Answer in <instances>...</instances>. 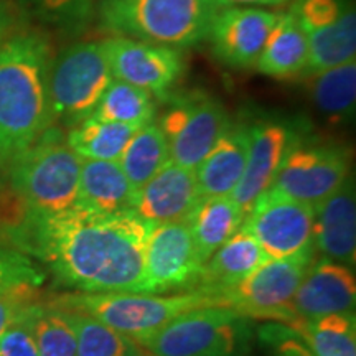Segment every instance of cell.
I'll use <instances>...</instances> for the list:
<instances>
[{"mask_svg":"<svg viewBox=\"0 0 356 356\" xmlns=\"http://www.w3.org/2000/svg\"><path fill=\"white\" fill-rule=\"evenodd\" d=\"M65 312L76 335V356H145L144 350L131 337L83 312Z\"/></svg>","mask_w":356,"mask_h":356,"instance_id":"29","label":"cell"},{"mask_svg":"<svg viewBox=\"0 0 356 356\" xmlns=\"http://www.w3.org/2000/svg\"><path fill=\"white\" fill-rule=\"evenodd\" d=\"M137 127L119 122H106L88 118L71 127L66 144L83 160H108L118 162Z\"/></svg>","mask_w":356,"mask_h":356,"instance_id":"26","label":"cell"},{"mask_svg":"<svg viewBox=\"0 0 356 356\" xmlns=\"http://www.w3.org/2000/svg\"><path fill=\"white\" fill-rule=\"evenodd\" d=\"M96 2H97V0H96Z\"/></svg>","mask_w":356,"mask_h":356,"instance_id":"40","label":"cell"},{"mask_svg":"<svg viewBox=\"0 0 356 356\" xmlns=\"http://www.w3.org/2000/svg\"><path fill=\"white\" fill-rule=\"evenodd\" d=\"M33 332L38 356H76V335L68 314L56 305H37Z\"/></svg>","mask_w":356,"mask_h":356,"instance_id":"31","label":"cell"},{"mask_svg":"<svg viewBox=\"0 0 356 356\" xmlns=\"http://www.w3.org/2000/svg\"><path fill=\"white\" fill-rule=\"evenodd\" d=\"M113 79L102 43L78 42L66 47L51 60L48 76L53 121L74 127L91 118Z\"/></svg>","mask_w":356,"mask_h":356,"instance_id":"7","label":"cell"},{"mask_svg":"<svg viewBox=\"0 0 356 356\" xmlns=\"http://www.w3.org/2000/svg\"><path fill=\"white\" fill-rule=\"evenodd\" d=\"M309 63L307 33L291 12L279 15L264 44L257 70L273 78H292L305 74Z\"/></svg>","mask_w":356,"mask_h":356,"instance_id":"22","label":"cell"},{"mask_svg":"<svg viewBox=\"0 0 356 356\" xmlns=\"http://www.w3.org/2000/svg\"><path fill=\"white\" fill-rule=\"evenodd\" d=\"M102 47L114 79L145 89L160 101L170 96L185 71L180 50L167 44L111 37L102 42Z\"/></svg>","mask_w":356,"mask_h":356,"instance_id":"12","label":"cell"},{"mask_svg":"<svg viewBox=\"0 0 356 356\" xmlns=\"http://www.w3.org/2000/svg\"><path fill=\"white\" fill-rule=\"evenodd\" d=\"M53 305L65 310L83 312L114 330L131 337L132 340L152 335L185 312L203 307H218L215 299L202 291L177 296L142 292H78L60 297Z\"/></svg>","mask_w":356,"mask_h":356,"instance_id":"5","label":"cell"},{"mask_svg":"<svg viewBox=\"0 0 356 356\" xmlns=\"http://www.w3.org/2000/svg\"><path fill=\"white\" fill-rule=\"evenodd\" d=\"M155 111H157V104L149 91L119 81V79H113L91 118L140 129L154 121Z\"/></svg>","mask_w":356,"mask_h":356,"instance_id":"27","label":"cell"},{"mask_svg":"<svg viewBox=\"0 0 356 356\" xmlns=\"http://www.w3.org/2000/svg\"><path fill=\"white\" fill-rule=\"evenodd\" d=\"M200 261L185 221L154 225L145 246L144 293H163L197 286Z\"/></svg>","mask_w":356,"mask_h":356,"instance_id":"13","label":"cell"},{"mask_svg":"<svg viewBox=\"0 0 356 356\" xmlns=\"http://www.w3.org/2000/svg\"><path fill=\"white\" fill-rule=\"evenodd\" d=\"M37 274L20 254H8L0 249V292L17 286H35Z\"/></svg>","mask_w":356,"mask_h":356,"instance_id":"36","label":"cell"},{"mask_svg":"<svg viewBox=\"0 0 356 356\" xmlns=\"http://www.w3.org/2000/svg\"><path fill=\"white\" fill-rule=\"evenodd\" d=\"M38 304L22 312L0 333V356H38L33 332V315Z\"/></svg>","mask_w":356,"mask_h":356,"instance_id":"33","label":"cell"},{"mask_svg":"<svg viewBox=\"0 0 356 356\" xmlns=\"http://www.w3.org/2000/svg\"><path fill=\"white\" fill-rule=\"evenodd\" d=\"M33 12L44 24L78 33L88 26L96 0H29Z\"/></svg>","mask_w":356,"mask_h":356,"instance_id":"32","label":"cell"},{"mask_svg":"<svg viewBox=\"0 0 356 356\" xmlns=\"http://www.w3.org/2000/svg\"><path fill=\"white\" fill-rule=\"evenodd\" d=\"M163 101L168 104L159 127L167 139L170 160L195 170L229 127L231 118L220 101L202 91L167 96Z\"/></svg>","mask_w":356,"mask_h":356,"instance_id":"9","label":"cell"},{"mask_svg":"<svg viewBox=\"0 0 356 356\" xmlns=\"http://www.w3.org/2000/svg\"><path fill=\"white\" fill-rule=\"evenodd\" d=\"M315 356H356L355 315H328L291 325Z\"/></svg>","mask_w":356,"mask_h":356,"instance_id":"28","label":"cell"},{"mask_svg":"<svg viewBox=\"0 0 356 356\" xmlns=\"http://www.w3.org/2000/svg\"><path fill=\"white\" fill-rule=\"evenodd\" d=\"M200 200L197 173L170 160L142 188L134 191L131 210L152 225L186 221Z\"/></svg>","mask_w":356,"mask_h":356,"instance_id":"17","label":"cell"},{"mask_svg":"<svg viewBox=\"0 0 356 356\" xmlns=\"http://www.w3.org/2000/svg\"><path fill=\"white\" fill-rule=\"evenodd\" d=\"M152 222L136 211H96L73 204L53 215L25 210L19 244L83 293H144L145 246Z\"/></svg>","mask_w":356,"mask_h":356,"instance_id":"1","label":"cell"},{"mask_svg":"<svg viewBox=\"0 0 356 356\" xmlns=\"http://www.w3.org/2000/svg\"><path fill=\"white\" fill-rule=\"evenodd\" d=\"M262 338L273 348V356H315L291 327L270 325L262 330Z\"/></svg>","mask_w":356,"mask_h":356,"instance_id":"35","label":"cell"},{"mask_svg":"<svg viewBox=\"0 0 356 356\" xmlns=\"http://www.w3.org/2000/svg\"><path fill=\"white\" fill-rule=\"evenodd\" d=\"M81 162L60 131L50 127L8 167L13 193L32 215L68 210L78 198Z\"/></svg>","mask_w":356,"mask_h":356,"instance_id":"4","label":"cell"},{"mask_svg":"<svg viewBox=\"0 0 356 356\" xmlns=\"http://www.w3.org/2000/svg\"><path fill=\"white\" fill-rule=\"evenodd\" d=\"M248 124L231 122L202 163L195 168L202 198L231 197L248 160Z\"/></svg>","mask_w":356,"mask_h":356,"instance_id":"19","label":"cell"},{"mask_svg":"<svg viewBox=\"0 0 356 356\" xmlns=\"http://www.w3.org/2000/svg\"><path fill=\"white\" fill-rule=\"evenodd\" d=\"M248 317L228 307H203L178 315L136 343L145 356H236L248 337Z\"/></svg>","mask_w":356,"mask_h":356,"instance_id":"6","label":"cell"},{"mask_svg":"<svg viewBox=\"0 0 356 356\" xmlns=\"http://www.w3.org/2000/svg\"><path fill=\"white\" fill-rule=\"evenodd\" d=\"M118 162L134 191L157 175L170 162V150L159 124L152 121L136 131Z\"/></svg>","mask_w":356,"mask_h":356,"instance_id":"25","label":"cell"},{"mask_svg":"<svg viewBox=\"0 0 356 356\" xmlns=\"http://www.w3.org/2000/svg\"><path fill=\"white\" fill-rule=\"evenodd\" d=\"M348 6L346 0H293L291 13L307 33L332 25Z\"/></svg>","mask_w":356,"mask_h":356,"instance_id":"34","label":"cell"},{"mask_svg":"<svg viewBox=\"0 0 356 356\" xmlns=\"http://www.w3.org/2000/svg\"><path fill=\"white\" fill-rule=\"evenodd\" d=\"M269 259L261 244L246 229L239 228L204 262L195 291L208 293L216 302L221 292L238 286Z\"/></svg>","mask_w":356,"mask_h":356,"instance_id":"20","label":"cell"},{"mask_svg":"<svg viewBox=\"0 0 356 356\" xmlns=\"http://www.w3.org/2000/svg\"><path fill=\"white\" fill-rule=\"evenodd\" d=\"M315 249L327 259L346 267L356 257V195L355 181L348 177L340 188L315 207Z\"/></svg>","mask_w":356,"mask_h":356,"instance_id":"18","label":"cell"},{"mask_svg":"<svg viewBox=\"0 0 356 356\" xmlns=\"http://www.w3.org/2000/svg\"><path fill=\"white\" fill-rule=\"evenodd\" d=\"M315 208L269 188L244 216L248 231L270 259L315 251Z\"/></svg>","mask_w":356,"mask_h":356,"instance_id":"11","label":"cell"},{"mask_svg":"<svg viewBox=\"0 0 356 356\" xmlns=\"http://www.w3.org/2000/svg\"><path fill=\"white\" fill-rule=\"evenodd\" d=\"M309 63L305 74H317L355 60L356 55V13L348 6L332 25L307 32Z\"/></svg>","mask_w":356,"mask_h":356,"instance_id":"24","label":"cell"},{"mask_svg":"<svg viewBox=\"0 0 356 356\" xmlns=\"http://www.w3.org/2000/svg\"><path fill=\"white\" fill-rule=\"evenodd\" d=\"M37 304L33 286H17L0 292V333L13 322L22 312Z\"/></svg>","mask_w":356,"mask_h":356,"instance_id":"37","label":"cell"},{"mask_svg":"<svg viewBox=\"0 0 356 356\" xmlns=\"http://www.w3.org/2000/svg\"><path fill=\"white\" fill-rule=\"evenodd\" d=\"M244 215L231 197L202 198L186 218L200 261L207 262L241 228Z\"/></svg>","mask_w":356,"mask_h":356,"instance_id":"23","label":"cell"},{"mask_svg":"<svg viewBox=\"0 0 356 356\" xmlns=\"http://www.w3.org/2000/svg\"><path fill=\"white\" fill-rule=\"evenodd\" d=\"M279 13L252 7H221L211 24V51L229 68H251L257 63Z\"/></svg>","mask_w":356,"mask_h":356,"instance_id":"14","label":"cell"},{"mask_svg":"<svg viewBox=\"0 0 356 356\" xmlns=\"http://www.w3.org/2000/svg\"><path fill=\"white\" fill-rule=\"evenodd\" d=\"M51 47L38 32L17 33L0 50V170L51 127Z\"/></svg>","mask_w":356,"mask_h":356,"instance_id":"2","label":"cell"},{"mask_svg":"<svg viewBox=\"0 0 356 356\" xmlns=\"http://www.w3.org/2000/svg\"><path fill=\"white\" fill-rule=\"evenodd\" d=\"M348 177L346 150L323 142L297 140L296 132L270 188L315 208L340 188Z\"/></svg>","mask_w":356,"mask_h":356,"instance_id":"10","label":"cell"},{"mask_svg":"<svg viewBox=\"0 0 356 356\" xmlns=\"http://www.w3.org/2000/svg\"><path fill=\"white\" fill-rule=\"evenodd\" d=\"M12 30V13L8 12L6 3L0 0V50L8 40V33Z\"/></svg>","mask_w":356,"mask_h":356,"instance_id":"38","label":"cell"},{"mask_svg":"<svg viewBox=\"0 0 356 356\" xmlns=\"http://www.w3.org/2000/svg\"><path fill=\"white\" fill-rule=\"evenodd\" d=\"M355 275L340 262L327 257L312 262L292 300L297 320H317L328 315H355Z\"/></svg>","mask_w":356,"mask_h":356,"instance_id":"16","label":"cell"},{"mask_svg":"<svg viewBox=\"0 0 356 356\" xmlns=\"http://www.w3.org/2000/svg\"><path fill=\"white\" fill-rule=\"evenodd\" d=\"M315 76L312 97L325 114L332 118H350L355 111L356 61L325 70Z\"/></svg>","mask_w":356,"mask_h":356,"instance_id":"30","label":"cell"},{"mask_svg":"<svg viewBox=\"0 0 356 356\" xmlns=\"http://www.w3.org/2000/svg\"><path fill=\"white\" fill-rule=\"evenodd\" d=\"M134 188L119 162L83 160L79 172L78 198L74 204L96 211L131 210Z\"/></svg>","mask_w":356,"mask_h":356,"instance_id":"21","label":"cell"},{"mask_svg":"<svg viewBox=\"0 0 356 356\" xmlns=\"http://www.w3.org/2000/svg\"><path fill=\"white\" fill-rule=\"evenodd\" d=\"M289 0H216V3L220 7H236L239 3L243 6H284Z\"/></svg>","mask_w":356,"mask_h":356,"instance_id":"39","label":"cell"},{"mask_svg":"<svg viewBox=\"0 0 356 356\" xmlns=\"http://www.w3.org/2000/svg\"><path fill=\"white\" fill-rule=\"evenodd\" d=\"M248 132L246 167L238 186L231 193V200L244 216L256 200L273 186L284 155L296 136V131L286 122L275 119H259L248 126Z\"/></svg>","mask_w":356,"mask_h":356,"instance_id":"15","label":"cell"},{"mask_svg":"<svg viewBox=\"0 0 356 356\" xmlns=\"http://www.w3.org/2000/svg\"><path fill=\"white\" fill-rule=\"evenodd\" d=\"M216 0H97L106 32L140 42L190 48L208 40L220 12Z\"/></svg>","mask_w":356,"mask_h":356,"instance_id":"3","label":"cell"},{"mask_svg":"<svg viewBox=\"0 0 356 356\" xmlns=\"http://www.w3.org/2000/svg\"><path fill=\"white\" fill-rule=\"evenodd\" d=\"M315 251L269 259L238 286L216 297L220 307L233 309L244 317L273 318L291 327L297 322L292 300L314 262Z\"/></svg>","mask_w":356,"mask_h":356,"instance_id":"8","label":"cell"}]
</instances>
